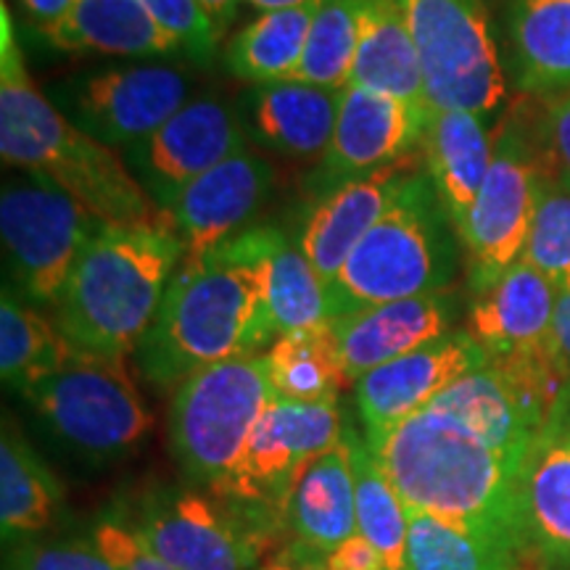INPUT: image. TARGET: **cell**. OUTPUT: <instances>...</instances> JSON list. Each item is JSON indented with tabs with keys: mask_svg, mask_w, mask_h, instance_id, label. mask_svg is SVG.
<instances>
[{
	"mask_svg": "<svg viewBox=\"0 0 570 570\" xmlns=\"http://www.w3.org/2000/svg\"><path fill=\"white\" fill-rule=\"evenodd\" d=\"M323 566L325 570H389L386 558L360 533L323 554Z\"/></svg>",
	"mask_w": 570,
	"mask_h": 570,
	"instance_id": "60d3db41",
	"label": "cell"
},
{
	"mask_svg": "<svg viewBox=\"0 0 570 570\" xmlns=\"http://www.w3.org/2000/svg\"><path fill=\"white\" fill-rule=\"evenodd\" d=\"M80 348L71 346L67 336L42 312L32 309L11 288L3 291L0 302V375L9 389L27 391L32 383L69 365Z\"/></svg>",
	"mask_w": 570,
	"mask_h": 570,
	"instance_id": "f546056e",
	"label": "cell"
},
{
	"mask_svg": "<svg viewBox=\"0 0 570 570\" xmlns=\"http://www.w3.org/2000/svg\"><path fill=\"white\" fill-rule=\"evenodd\" d=\"M458 298L452 288L367 306L333 320L344 381L354 383L375 367L417 352L454 331Z\"/></svg>",
	"mask_w": 570,
	"mask_h": 570,
	"instance_id": "ac0fdd59",
	"label": "cell"
},
{
	"mask_svg": "<svg viewBox=\"0 0 570 570\" xmlns=\"http://www.w3.org/2000/svg\"><path fill=\"white\" fill-rule=\"evenodd\" d=\"M63 508V487L13 417L0 433V533L3 544L42 537Z\"/></svg>",
	"mask_w": 570,
	"mask_h": 570,
	"instance_id": "83f0119b",
	"label": "cell"
},
{
	"mask_svg": "<svg viewBox=\"0 0 570 570\" xmlns=\"http://www.w3.org/2000/svg\"><path fill=\"white\" fill-rule=\"evenodd\" d=\"M420 167H423V156L417 148L415 154L389 167L336 185L320 198V204L304 219L296 240L325 285H331L360 240L370 233V227L377 223L402 177Z\"/></svg>",
	"mask_w": 570,
	"mask_h": 570,
	"instance_id": "ffe728a7",
	"label": "cell"
},
{
	"mask_svg": "<svg viewBox=\"0 0 570 570\" xmlns=\"http://www.w3.org/2000/svg\"><path fill=\"white\" fill-rule=\"evenodd\" d=\"M130 525L175 570H259L262 541L217 497L159 487L140 497Z\"/></svg>",
	"mask_w": 570,
	"mask_h": 570,
	"instance_id": "5bb4252c",
	"label": "cell"
},
{
	"mask_svg": "<svg viewBox=\"0 0 570 570\" xmlns=\"http://www.w3.org/2000/svg\"><path fill=\"white\" fill-rule=\"evenodd\" d=\"M552 352L558 356L560 367L570 375V291H558L552 320Z\"/></svg>",
	"mask_w": 570,
	"mask_h": 570,
	"instance_id": "b9f144b4",
	"label": "cell"
},
{
	"mask_svg": "<svg viewBox=\"0 0 570 570\" xmlns=\"http://www.w3.org/2000/svg\"><path fill=\"white\" fill-rule=\"evenodd\" d=\"M48 101L111 151H127L190 101V77L167 63H119L51 82Z\"/></svg>",
	"mask_w": 570,
	"mask_h": 570,
	"instance_id": "7c38bea8",
	"label": "cell"
},
{
	"mask_svg": "<svg viewBox=\"0 0 570 570\" xmlns=\"http://www.w3.org/2000/svg\"><path fill=\"white\" fill-rule=\"evenodd\" d=\"M523 259L544 273L554 288L570 291V175L547 156L537 180L531 233Z\"/></svg>",
	"mask_w": 570,
	"mask_h": 570,
	"instance_id": "836d02e7",
	"label": "cell"
},
{
	"mask_svg": "<svg viewBox=\"0 0 570 570\" xmlns=\"http://www.w3.org/2000/svg\"><path fill=\"white\" fill-rule=\"evenodd\" d=\"M348 85L431 109L417 46L396 0H360V40Z\"/></svg>",
	"mask_w": 570,
	"mask_h": 570,
	"instance_id": "4316f807",
	"label": "cell"
},
{
	"mask_svg": "<svg viewBox=\"0 0 570 570\" xmlns=\"http://www.w3.org/2000/svg\"><path fill=\"white\" fill-rule=\"evenodd\" d=\"M420 156L423 173L436 188L458 235H462L494 156L491 119L470 111L433 109Z\"/></svg>",
	"mask_w": 570,
	"mask_h": 570,
	"instance_id": "cb8c5ba5",
	"label": "cell"
},
{
	"mask_svg": "<svg viewBox=\"0 0 570 570\" xmlns=\"http://www.w3.org/2000/svg\"><path fill=\"white\" fill-rule=\"evenodd\" d=\"M142 9L175 40L177 51L196 63H212L219 46V32L206 17L198 0H140Z\"/></svg>",
	"mask_w": 570,
	"mask_h": 570,
	"instance_id": "74e56055",
	"label": "cell"
},
{
	"mask_svg": "<svg viewBox=\"0 0 570 570\" xmlns=\"http://www.w3.org/2000/svg\"><path fill=\"white\" fill-rule=\"evenodd\" d=\"M544 138L552 159L570 175V90L554 101H544Z\"/></svg>",
	"mask_w": 570,
	"mask_h": 570,
	"instance_id": "ab89813d",
	"label": "cell"
},
{
	"mask_svg": "<svg viewBox=\"0 0 570 570\" xmlns=\"http://www.w3.org/2000/svg\"><path fill=\"white\" fill-rule=\"evenodd\" d=\"M252 146L238 106L223 96H196L159 130L122 151V159L148 198L167 212L190 183Z\"/></svg>",
	"mask_w": 570,
	"mask_h": 570,
	"instance_id": "4fadbf2b",
	"label": "cell"
},
{
	"mask_svg": "<svg viewBox=\"0 0 570 570\" xmlns=\"http://www.w3.org/2000/svg\"><path fill=\"white\" fill-rule=\"evenodd\" d=\"M246 3L269 13V11H285V9H302V6L315 3V0H246Z\"/></svg>",
	"mask_w": 570,
	"mask_h": 570,
	"instance_id": "bcb514c9",
	"label": "cell"
},
{
	"mask_svg": "<svg viewBox=\"0 0 570 570\" xmlns=\"http://www.w3.org/2000/svg\"><path fill=\"white\" fill-rule=\"evenodd\" d=\"M338 402L304 404L275 396L256 423L230 475L212 494L244 520L256 539L283 525L285 504L312 460L344 439Z\"/></svg>",
	"mask_w": 570,
	"mask_h": 570,
	"instance_id": "9c48e42d",
	"label": "cell"
},
{
	"mask_svg": "<svg viewBox=\"0 0 570 570\" xmlns=\"http://www.w3.org/2000/svg\"><path fill=\"white\" fill-rule=\"evenodd\" d=\"M423 63L431 109L494 119L508 69L487 0H396Z\"/></svg>",
	"mask_w": 570,
	"mask_h": 570,
	"instance_id": "30bf717a",
	"label": "cell"
},
{
	"mask_svg": "<svg viewBox=\"0 0 570 570\" xmlns=\"http://www.w3.org/2000/svg\"><path fill=\"white\" fill-rule=\"evenodd\" d=\"M360 40V0H320L294 82L344 90Z\"/></svg>",
	"mask_w": 570,
	"mask_h": 570,
	"instance_id": "e575fe53",
	"label": "cell"
},
{
	"mask_svg": "<svg viewBox=\"0 0 570 570\" xmlns=\"http://www.w3.org/2000/svg\"><path fill=\"white\" fill-rule=\"evenodd\" d=\"M504 69L525 98L554 101L570 90V0L504 3Z\"/></svg>",
	"mask_w": 570,
	"mask_h": 570,
	"instance_id": "7402d4cb",
	"label": "cell"
},
{
	"mask_svg": "<svg viewBox=\"0 0 570 570\" xmlns=\"http://www.w3.org/2000/svg\"><path fill=\"white\" fill-rule=\"evenodd\" d=\"M407 512L410 531L404 570H531V566H537L444 520L423 512Z\"/></svg>",
	"mask_w": 570,
	"mask_h": 570,
	"instance_id": "d6a6232c",
	"label": "cell"
},
{
	"mask_svg": "<svg viewBox=\"0 0 570 570\" xmlns=\"http://www.w3.org/2000/svg\"><path fill=\"white\" fill-rule=\"evenodd\" d=\"M346 431V428H344ZM294 544L327 554L356 533V491L346 433L298 475L283 515Z\"/></svg>",
	"mask_w": 570,
	"mask_h": 570,
	"instance_id": "d4e9b609",
	"label": "cell"
},
{
	"mask_svg": "<svg viewBox=\"0 0 570 570\" xmlns=\"http://www.w3.org/2000/svg\"><path fill=\"white\" fill-rule=\"evenodd\" d=\"M317 3L269 11L246 24L225 48V63L238 80L252 85L291 82L302 63Z\"/></svg>",
	"mask_w": 570,
	"mask_h": 570,
	"instance_id": "f1b7e54d",
	"label": "cell"
},
{
	"mask_svg": "<svg viewBox=\"0 0 570 570\" xmlns=\"http://www.w3.org/2000/svg\"><path fill=\"white\" fill-rule=\"evenodd\" d=\"M431 111L360 85H346L338 92L336 130L320 159L317 188L327 194L341 183L415 154Z\"/></svg>",
	"mask_w": 570,
	"mask_h": 570,
	"instance_id": "e0dca14e",
	"label": "cell"
},
{
	"mask_svg": "<svg viewBox=\"0 0 570 570\" xmlns=\"http://www.w3.org/2000/svg\"><path fill=\"white\" fill-rule=\"evenodd\" d=\"M554 304V283L520 259L487 291L470 296L465 331L489 362L547 352L552 348Z\"/></svg>",
	"mask_w": 570,
	"mask_h": 570,
	"instance_id": "d6986e66",
	"label": "cell"
},
{
	"mask_svg": "<svg viewBox=\"0 0 570 570\" xmlns=\"http://www.w3.org/2000/svg\"><path fill=\"white\" fill-rule=\"evenodd\" d=\"M71 3H75V0H24L27 11L40 19V27L51 24V21L63 17V13L71 9Z\"/></svg>",
	"mask_w": 570,
	"mask_h": 570,
	"instance_id": "f6af8a7d",
	"label": "cell"
},
{
	"mask_svg": "<svg viewBox=\"0 0 570 570\" xmlns=\"http://www.w3.org/2000/svg\"><path fill=\"white\" fill-rule=\"evenodd\" d=\"M0 156L17 173L40 175L59 185L106 227L177 233L169 212L148 198L122 156L71 125L30 80L6 3L0 38Z\"/></svg>",
	"mask_w": 570,
	"mask_h": 570,
	"instance_id": "3957f363",
	"label": "cell"
},
{
	"mask_svg": "<svg viewBox=\"0 0 570 570\" xmlns=\"http://www.w3.org/2000/svg\"><path fill=\"white\" fill-rule=\"evenodd\" d=\"M283 230L259 225L196 265L177 267L135 362L154 389H177L198 370L265 354L275 344L269 281Z\"/></svg>",
	"mask_w": 570,
	"mask_h": 570,
	"instance_id": "6da1fadb",
	"label": "cell"
},
{
	"mask_svg": "<svg viewBox=\"0 0 570 570\" xmlns=\"http://www.w3.org/2000/svg\"><path fill=\"white\" fill-rule=\"evenodd\" d=\"M531 104L533 98L525 96L512 104L494 130L489 175L460 235L470 296L487 291L523 259L537 204V180L550 156L544 109L537 111Z\"/></svg>",
	"mask_w": 570,
	"mask_h": 570,
	"instance_id": "52a82bcc",
	"label": "cell"
},
{
	"mask_svg": "<svg viewBox=\"0 0 570 570\" xmlns=\"http://www.w3.org/2000/svg\"><path fill=\"white\" fill-rule=\"evenodd\" d=\"M275 399L265 354L238 356L185 377L169 402V449L185 479L217 489Z\"/></svg>",
	"mask_w": 570,
	"mask_h": 570,
	"instance_id": "ba28073f",
	"label": "cell"
},
{
	"mask_svg": "<svg viewBox=\"0 0 570 570\" xmlns=\"http://www.w3.org/2000/svg\"><path fill=\"white\" fill-rule=\"evenodd\" d=\"M259 570H325V566L323 554L309 552L306 547L291 541V547H283L281 552L262 562Z\"/></svg>",
	"mask_w": 570,
	"mask_h": 570,
	"instance_id": "7bdbcfd3",
	"label": "cell"
},
{
	"mask_svg": "<svg viewBox=\"0 0 570 570\" xmlns=\"http://www.w3.org/2000/svg\"><path fill=\"white\" fill-rule=\"evenodd\" d=\"M90 537L114 570H175L148 547V541L119 512L92 520Z\"/></svg>",
	"mask_w": 570,
	"mask_h": 570,
	"instance_id": "f35d334b",
	"label": "cell"
},
{
	"mask_svg": "<svg viewBox=\"0 0 570 570\" xmlns=\"http://www.w3.org/2000/svg\"><path fill=\"white\" fill-rule=\"evenodd\" d=\"M344 433L354 470L356 533L386 558L389 570H404L407 568L410 512L370 449L365 433L356 431L354 425H346Z\"/></svg>",
	"mask_w": 570,
	"mask_h": 570,
	"instance_id": "1f68e13d",
	"label": "cell"
},
{
	"mask_svg": "<svg viewBox=\"0 0 570 570\" xmlns=\"http://www.w3.org/2000/svg\"><path fill=\"white\" fill-rule=\"evenodd\" d=\"M269 320H273L275 341L285 333L306 331V327L331 323L327 306V285L312 262L306 259L298 240L283 235L275 252L273 281H269Z\"/></svg>",
	"mask_w": 570,
	"mask_h": 570,
	"instance_id": "d590c367",
	"label": "cell"
},
{
	"mask_svg": "<svg viewBox=\"0 0 570 570\" xmlns=\"http://www.w3.org/2000/svg\"><path fill=\"white\" fill-rule=\"evenodd\" d=\"M106 225L67 190L40 175L6 177L0 194V235L13 294L56 306L71 269Z\"/></svg>",
	"mask_w": 570,
	"mask_h": 570,
	"instance_id": "8fae6325",
	"label": "cell"
},
{
	"mask_svg": "<svg viewBox=\"0 0 570 570\" xmlns=\"http://www.w3.org/2000/svg\"><path fill=\"white\" fill-rule=\"evenodd\" d=\"M3 570H114L92 537L67 533L17 541L6 547Z\"/></svg>",
	"mask_w": 570,
	"mask_h": 570,
	"instance_id": "8d00e7d4",
	"label": "cell"
},
{
	"mask_svg": "<svg viewBox=\"0 0 570 570\" xmlns=\"http://www.w3.org/2000/svg\"><path fill=\"white\" fill-rule=\"evenodd\" d=\"M489 365V356L465 327L375 367L354 383V404L365 439H377L423 412L462 375Z\"/></svg>",
	"mask_w": 570,
	"mask_h": 570,
	"instance_id": "2e32d148",
	"label": "cell"
},
{
	"mask_svg": "<svg viewBox=\"0 0 570 570\" xmlns=\"http://www.w3.org/2000/svg\"><path fill=\"white\" fill-rule=\"evenodd\" d=\"M562 417H566V425H568V431H570V396H568V402L562 404Z\"/></svg>",
	"mask_w": 570,
	"mask_h": 570,
	"instance_id": "7dc6e473",
	"label": "cell"
},
{
	"mask_svg": "<svg viewBox=\"0 0 570 570\" xmlns=\"http://www.w3.org/2000/svg\"><path fill=\"white\" fill-rule=\"evenodd\" d=\"M370 449L386 470L404 508L531 558L520 518V468L444 412L425 407L391 428Z\"/></svg>",
	"mask_w": 570,
	"mask_h": 570,
	"instance_id": "7a4b0ae2",
	"label": "cell"
},
{
	"mask_svg": "<svg viewBox=\"0 0 570 570\" xmlns=\"http://www.w3.org/2000/svg\"><path fill=\"white\" fill-rule=\"evenodd\" d=\"M19 396L42 436L69 460L96 470L130 458L154 428V415L119 360L80 352Z\"/></svg>",
	"mask_w": 570,
	"mask_h": 570,
	"instance_id": "8992f818",
	"label": "cell"
},
{
	"mask_svg": "<svg viewBox=\"0 0 570 570\" xmlns=\"http://www.w3.org/2000/svg\"><path fill=\"white\" fill-rule=\"evenodd\" d=\"M61 51H90L125 59L177 53L175 40L142 9L140 0H75L51 24L40 27Z\"/></svg>",
	"mask_w": 570,
	"mask_h": 570,
	"instance_id": "484cf974",
	"label": "cell"
},
{
	"mask_svg": "<svg viewBox=\"0 0 570 570\" xmlns=\"http://www.w3.org/2000/svg\"><path fill=\"white\" fill-rule=\"evenodd\" d=\"M277 185V169L256 148L230 156L198 177L167 206L183 240V262L196 265L219 246L246 233Z\"/></svg>",
	"mask_w": 570,
	"mask_h": 570,
	"instance_id": "9a60e30c",
	"label": "cell"
},
{
	"mask_svg": "<svg viewBox=\"0 0 570 570\" xmlns=\"http://www.w3.org/2000/svg\"><path fill=\"white\" fill-rule=\"evenodd\" d=\"M204 6L206 17L212 19L214 30L219 32V38L227 32V27L233 24L235 13H238V3L240 0H198Z\"/></svg>",
	"mask_w": 570,
	"mask_h": 570,
	"instance_id": "ee69618b",
	"label": "cell"
},
{
	"mask_svg": "<svg viewBox=\"0 0 570 570\" xmlns=\"http://www.w3.org/2000/svg\"><path fill=\"white\" fill-rule=\"evenodd\" d=\"M338 92L306 82L254 85L238 106L252 142L288 159H323L336 130Z\"/></svg>",
	"mask_w": 570,
	"mask_h": 570,
	"instance_id": "603a6c76",
	"label": "cell"
},
{
	"mask_svg": "<svg viewBox=\"0 0 570 570\" xmlns=\"http://www.w3.org/2000/svg\"><path fill=\"white\" fill-rule=\"evenodd\" d=\"M462 244L423 167L404 175L377 223L327 285L331 317L449 291Z\"/></svg>",
	"mask_w": 570,
	"mask_h": 570,
	"instance_id": "5b68a950",
	"label": "cell"
},
{
	"mask_svg": "<svg viewBox=\"0 0 570 570\" xmlns=\"http://www.w3.org/2000/svg\"><path fill=\"white\" fill-rule=\"evenodd\" d=\"M183 254L177 233L104 227L63 285L56 327L80 352L125 362L159 315Z\"/></svg>",
	"mask_w": 570,
	"mask_h": 570,
	"instance_id": "277c9868",
	"label": "cell"
},
{
	"mask_svg": "<svg viewBox=\"0 0 570 570\" xmlns=\"http://www.w3.org/2000/svg\"><path fill=\"white\" fill-rule=\"evenodd\" d=\"M520 518L537 566L570 570V431L562 407L537 433L520 468Z\"/></svg>",
	"mask_w": 570,
	"mask_h": 570,
	"instance_id": "44dd1931",
	"label": "cell"
},
{
	"mask_svg": "<svg viewBox=\"0 0 570 570\" xmlns=\"http://www.w3.org/2000/svg\"><path fill=\"white\" fill-rule=\"evenodd\" d=\"M275 396L304 404L338 402L346 386L333 320L285 333L265 352Z\"/></svg>",
	"mask_w": 570,
	"mask_h": 570,
	"instance_id": "4dcf8cb0",
	"label": "cell"
}]
</instances>
